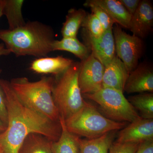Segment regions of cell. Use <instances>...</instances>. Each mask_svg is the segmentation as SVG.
<instances>
[{"instance_id": "6da1fadb", "label": "cell", "mask_w": 153, "mask_h": 153, "mask_svg": "<svg viewBox=\"0 0 153 153\" xmlns=\"http://www.w3.org/2000/svg\"><path fill=\"white\" fill-rule=\"evenodd\" d=\"M5 96L8 113L6 129L0 133V147L3 153H19L24 141L30 134H40L53 142L61 133L60 122L50 120L30 109L20 101L10 81L0 79Z\"/></svg>"}, {"instance_id": "7a4b0ae2", "label": "cell", "mask_w": 153, "mask_h": 153, "mask_svg": "<svg viewBox=\"0 0 153 153\" xmlns=\"http://www.w3.org/2000/svg\"><path fill=\"white\" fill-rule=\"evenodd\" d=\"M55 37L52 27L38 21H30L13 30H0V40L16 57H47L52 52Z\"/></svg>"}, {"instance_id": "3957f363", "label": "cell", "mask_w": 153, "mask_h": 153, "mask_svg": "<svg viewBox=\"0 0 153 153\" xmlns=\"http://www.w3.org/2000/svg\"><path fill=\"white\" fill-rule=\"evenodd\" d=\"M54 77L43 76L31 82L26 77L13 78L10 81L20 101L30 109L50 120L60 122V115L52 96Z\"/></svg>"}, {"instance_id": "277c9868", "label": "cell", "mask_w": 153, "mask_h": 153, "mask_svg": "<svg viewBox=\"0 0 153 153\" xmlns=\"http://www.w3.org/2000/svg\"><path fill=\"white\" fill-rule=\"evenodd\" d=\"M80 63L74 62L53 79L52 96L60 117L64 120L78 112L85 104L78 83Z\"/></svg>"}, {"instance_id": "5b68a950", "label": "cell", "mask_w": 153, "mask_h": 153, "mask_svg": "<svg viewBox=\"0 0 153 153\" xmlns=\"http://www.w3.org/2000/svg\"><path fill=\"white\" fill-rule=\"evenodd\" d=\"M64 123L68 131L87 139L96 138L110 132L122 129L127 124V123L107 118L94 105L85 101L82 108L64 120Z\"/></svg>"}, {"instance_id": "8992f818", "label": "cell", "mask_w": 153, "mask_h": 153, "mask_svg": "<svg viewBox=\"0 0 153 153\" xmlns=\"http://www.w3.org/2000/svg\"><path fill=\"white\" fill-rule=\"evenodd\" d=\"M82 95L98 104L103 115L111 120L130 123L141 117L120 91L102 87L93 93Z\"/></svg>"}, {"instance_id": "52a82bcc", "label": "cell", "mask_w": 153, "mask_h": 153, "mask_svg": "<svg viewBox=\"0 0 153 153\" xmlns=\"http://www.w3.org/2000/svg\"><path fill=\"white\" fill-rule=\"evenodd\" d=\"M112 30L117 57L130 73L138 66L143 51V42L141 38L126 33L118 25Z\"/></svg>"}, {"instance_id": "ba28073f", "label": "cell", "mask_w": 153, "mask_h": 153, "mask_svg": "<svg viewBox=\"0 0 153 153\" xmlns=\"http://www.w3.org/2000/svg\"><path fill=\"white\" fill-rule=\"evenodd\" d=\"M105 66L91 53L80 62L78 83L82 94L92 93L102 87Z\"/></svg>"}, {"instance_id": "9c48e42d", "label": "cell", "mask_w": 153, "mask_h": 153, "mask_svg": "<svg viewBox=\"0 0 153 153\" xmlns=\"http://www.w3.org/2000/svg\"><path fill=\"white\" fill-rule=\"evenodd\" d=\"M113 28L105 30L100 37L95 38L83 30L82 37L85 45L105 67L115 56Z\"/></svg>"}, {"instance_id": "30bf717a", "label": "cell", "mask_w": 153, "mask_h": 153, "mask_svg": "<svg viewBox=\"0 0 153 153\" xmlns=\"http://www.w3.org/2000/svg\"><path fill=\"white\" fill-rule=\"evenodd\" d=\"M149 141H153V119L141 117L121 130L116 142L140 144Z\"/></svg>"}, {"instance_id": "8fae6325", "label": "cell", "mask_w": 153, "mask_h": 153, "mask_svg": "<svg viewBox=\"0 0 153 153\" xmlns=\"http://www.w3.org/2000/svg\"><path fill=\"white\" fill-rule=\"evenodd\" d=\"M123 91L128 94L152 92L153 72L151 66L142 63L130 72Z\"/></svg>"}, {"instance_id": "7c38bea8", "label": "cell", "mask_w": 153, "mask_h": 153, "mask_svg": "<svg viewBox=\"0 0 153 153\" xmlns=\"http://www.w3.org/2000/svg\"><path fill=\"white\" fill-rule=\"evenodd\" d=\"M153 26L152 4L149 0L141 1L136 11L132 16L129 30L133 35L144 38L152 32Z\"/></svg>"}, {"instance_id": "4fadbf2b", "label": "cell", "mask_w": 153, "mask_h": 153, "mask_svg": "<svg viewBox=\"0 0 153 153\" xmlns=\"http://www.w3.org/2000/svg\"><path fill=\"white\" fill-rule=\"evenodd\" d=\"M129 72L117 56L105 67L102 87L114 88L124 92V88Z\"/></svg>"}, {"instance_id": "5bb4252c", "label": "cell", "mask_w": 153, "mask_h": 153, "mask_svg": "<svg viewBox=\"0 0 153 153\" xmlns=\"http://www.w3.org/2000/svg\"><path fill=\"white\" fill-rule=\"evenodd\" d=\"M74 62V60L62 56L40 57L31 63L30 69L37 74L56 76L65 71Z\"/></svg>"}, {"instance_id": "9a60e30c", "label": "cell", "mask_w": 153, "mask_h": 153, "mask_svg": "<svg viewBox=\"0 0 153 153\" xmlns=\"http://www.w3.org/2000/svg\"><path fill=\"white\" fill-rule=\"evenodd\" d=\"M94 4L104 10L121 27L129 29L132 16L126 10L119 0H89Z\"/></svg>"}, {"instance_id": "2e32d148", "label": "cell", "mask_w": 153, "mask_h": 153, "mask_svg": "<svg viewBox=\"0 0 153 153\" xmlns=\"http://www.w3.org/2000/svg\"><path fill=\"white\" fill-rule=\"evenodd\" d=\"M61 133L57 140L52 142V149L53 153H80L78 137L68 131L66 128L63 118L60 117Z\"/></svg>"}, {"instance_id": "e0dca14e", "label": "cell", "mask_w": 153, "mask_h": 153, "mask_svg": "<svg viewBox=\"0 0 153 153\" xmlns=\"http://www.w3.org/2000/svg\"><path fill=\"white\" fill-rule=\"evenodd\" d=\"M117 131L110 132L96 138L82 139L78 137L80 153H108Z\"/></svg>"}, {"instance_id": "ac0fdd59", "label": "cell", "mask_w": 153, "mask_h": 153, "mask_svg": "<svg viewBox=\"0 0 153 153\" xmlns=\"http://www.w3.org/2000/svg\"><path fill=\"white\" fill-rule=\"evenodd\" d=\"M52 51H64L70 52L81 60L86 59L89 54V49L77 38H63L53 41Z\"/></svg>"}, {"instance_id": "d6986e66", "label": "cell", "mask_w": 153, "mask_h": 153, "mask_svg": "<svg viewBox=\"0 0 153 153\" xmlns=\"http://www.w3.org/2000/svg\"><path fill=\"white\" fill-rule=\"evenodd\" d=\"M52 142L40 134H30L25 139L19 153H53Z\"/></svg>"}, {"instance_id": "ffe728a7", "label": "cell", "mask_w": 153, "mask_h": 153, "mask_svg": "<svg viewBox=\"0 0 153 153\" xmlns=\"http://www.w3.org/2000/svg\"><path fill=\"white\" fill-rule=\"evenodd\" d=\"M23 0H4L3 15L7 18L9 29L13 30L26 24L23 14Z\"/></svg>"}, {"instance_id": "44dd1931", "label": "cell", "mask_w": 153, "mask_h": 153, "mask_svg": "<svg viewBox=\"0 0 153 153\" xmlns=\"http://www.w3.org/2000/svg\"><path fill=\"white\" fill-rule=\"evenodd\" d=\"M86 15L87 13L83 9H70L61 29L63 38H76L78 30Z\"/></svg>"}, {"instance_id": "7402d4cb", "label": "cell", "mask_w": 153, "mask_h": 153, "mask_svg": "<svg viewBox=\"0 0 153 153\" xmlns=\"http://www.w3.org/2000/svg\"><path fill=\"white\" fill-rule=\"evenodd\" d=\"M130 103L141 114V117L153 119V94L150 92L140 93L130 97Z\"/></svg>"}, {"instance_id": "603a6c76", "label": "cell", "mask_w": 153, "mask_h": 153, "mask_svg": "<svg viewBox=\"0 0 153 153\" xmlns=\"http://www.w3.org/2000/svg\"><path fill=\"white\" fill-rule=\"evenodd\" d=\"M81 27L88 34L95 38L100 37L105 31L101 23L92 13L86 15Z\"/></svg>"}, {"instance_id": "cb8c5ba5", "label": "cell", "mask_w": 153, "mask_h": 153, "mask_svg": "<svg viewBox=\"0 0 153 153\" xmlns=\"http://www.w3.org/2000/svg\"><path fill=\"white\" fill-rule=\"evenodd\" d=\"M84 6L90 8L92 13L97 17L101 23L104 30L113 28L115 23L104 10L99 6L92 4L89 1H86L84 3Z\"/></svg>"}, {"instance_id": "d4e9b609", "label": "cell", "mask_w": 153, "mask_h": 153, "mask_svg": "<svg viewBox=\"0 0 153 153\" xmlns=\"http://www.w3.org/2000/svg\"><path fill=\"white\" fill-rule=\"evenodd\" d=\"M139 145L114 142L109 148L108 153H135Z\"/></svg>"}, {"instance_id": "484cf974", "label": "cell", "mask_w": 153, "mask_h": 153, "mask_svg": "<svg viewBox=\"0 0 153 153\" xmlns=\"http://www.w3.org/2000/svg\"><path fill=\"white\" fill-rule=\"evenodd\" d=\"M2 69L0 68V74ZM0 120L7 127L8 123V113L7 110L5 96L2 88L0 85Z\"/></svg>"}, {"instance_id": "4316f807", "label": "cell", "mask_w": 153, "mask_h": 153, "mask_svg": "<svg viewBox=\"0 0 153 153\" xmlns=\"http://www.w3.org/2000/svg\"><path fill=\"white\" fill-rule=\"evenodd\" d=\"M119 1L131 16L135 13L141 2L140 0H119Z\"/></svg>"}, {"instance_id": "83f0119b", "label": "cell", "mask_w": 153, "mask_h": 153, "mask_svg": "<svg viewBox=\"0 0 153 153\" xmlns=\"http://www.w3.org/2000/svg\"><path fill=\"white\" fill-rule=\"evenodd\" d=\"M135 153H153V141L140 144Z\"/></svg>"}, {"instance_id": "f1b7e54d", "label": "cell", "mask_w": 153, "mask_h": 153, "mask_svg": "<svg viewBox=\"0 0 153 153\" xmlns=\"http://www.w3.org/2000/svg\"><path fill=\"white\" fill-rule=\"evenodd\" d=\"M11 52L7 49L4 44H0V57L1 56H7L11 54Z\"/></svg>"}, {"instance_id": "f546056e", "label": "cell", "mask_w": 153, "mask_h": 153, "mask_svg": "<svg viewBox=\"0 0 153 153\" xmlns=\"http://www.w3.org/2000/svg\"><path fill=\"white\" fill-rule=\"evenodd\" d=\"M4 4V0H0V18L3 16V9Z\"/></svg>"}, {"instance_id": "4dcf8cb0", "label": "cell", "mask_w": 153, "mask_h": 153, "mask_svg": "<svg viewBox=\"0 0 153 153\" xmlns=\"http://www.w3.org/2000/svg\"><path fill=\"white\" fill-rule=\"evenodd\" d=\"M6 126L0 120V131H3L6 129Z\"/></svg>"}, {"instance_id": "1f68e13d", "label": "cell", "mask_w": 153, "mask_h": 153, "mask_svg": "<svg viewBox=\"0 0 153 153\" xmlns=\"http://www.w3.org/2000/svg\"><path fill=\"white\" fill-rule=\"evenodd\" d=\"M0 153H3L1 149V147H0Z\"/></svg>"}]
</instances>
